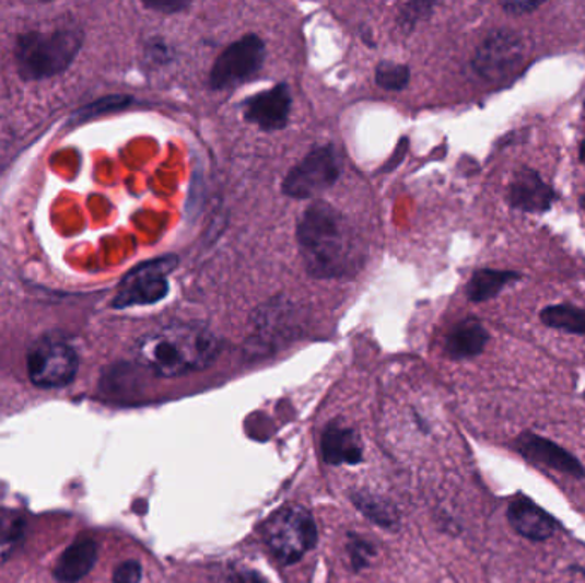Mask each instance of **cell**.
Listing matches in <instances>:
<instances>
[{
	"mask_svg": "<svg viewBox=\"0 0 585 583\" xmlns=\"http://www.w3.org/2000/svg\"><path fill=\"white\" fill-rule=\"evenodd\" d=\"M296 243L305 269L317 279L354 276L365 263V247L350 221L324 200H315L300 215Z\"/></svg>",
	"mask_w": 585,
	"mask_h": 583,
	"instance_id": "6da1fadb",
	"label": "cell"
},
{
	"mask_svg": "<svg viewBox=\"0 0 585 583\" xmlns=\"http://www.w3.org/2000/svg\"><path fill=\"white\" fill-rule=\"evenodd\" d=\"M220 337L199 322L166 325L139 341L138 360L154 375L175 378L211 366L221 352Z\"/></svg>",
	"mask_w": 585,
	"mask_h": 583,
	"instance_id": "7a4b0ae2",
	"label": "cell"
},
{
	"mask_svg": "<svg viewBox=\"0 0 585 583\" xmlns=\"http://www.w3.org/2000/svg\"><path fill=\"white\" fill-rule=\"evenodd\" d=\"M83 47L79 30L30 32L17 38L16 66L24 81H42L69 69Z\"/></svg>",
	"mask_w": 585,
	"mask_h": 583,
	"instance_id": "3957f363",
	"label": "cell"
},
{
	"mask_svg": "<svg viewBox=\"0 0 585 583\" xmlns=\"http://www.w3.org/2000/svg\"><path fill=\"white\" fill-rule=\"evenodd\" d=\"M264 543L281 563L302 560L317 545L314 515L300 505L284 506L268 518L262 527Z\"/></svg>",
	"mask_w": 585,
	"mask_h": 583,
	"instance_id": "277c9868",
	"label": "cell"
},
{
	"mask_svg": "<svg viewBox=\"0 0 585 583\" xmlns=\"http://www.w3.org/2000/svg\"><path fill=\"white\" fill-rule=\"evenodd\" d=\"M178 267L177 255H163L127 272L114 298V308L154 305L169 293V275Z\"/></svg>",
	"mask_w": 585,
	"mask_h": 583,
	"instance_id": "5b68a950",
	"label": "cell"
},
{
	"mask_svg": "<svg viewBox=\"0 0 585 583\" xmlns=\"http://www.w3.org/2000/svg\"><path fill=\"white\" fill-rule=\"evenodd\" d=\"M339 176L341 165L335 145H317L286 173L281 190L290 199H312L332 187Z\"/></svg>",
	"mask_w": 585,
	"mask_h": 583,
	"instance_id": "8992f818",
	"label": "cell"
},
{
	"mask_svg": "<svg viewBox=\"0 0 585 583\" xmlns=\"http://www.w3.org/2000/svg\"><path fill=\"white\" fill-rule=\"evenodd\" d=\"M266 60V44L257 35H245L221 51L212 63L208 84L212 91L232 90L257 75Z\"/></svg>",
	"mask_w": 585,
	"mask_h": 583,
	"instance_id": "52a82bcc",
	"label": "cell"
},
{
	"mask_svg": "<svg viewBox=\"0 0 585 583\" xmlns=\"http://www.w3.org/2000/svg\"><path fill=\"white\" fill-rule=\"evenodd\" d=\"M524 39L511 30H496L481 42L472 57V71L488 83L511 78L524 60Z\"/></svg>",
	"mask_w": 585,
	"mask_h": 583,
	"instance_id": "ba28073f",
	"label": "cell"
},
{
	"mask_svg": "<svg viewBox=\"0 0 585 583\" xmlns=\"http://www.w3.org/2000/svg\"><path fill=\"white\" fill-rule=\"evenodd\" d=\"M78 352L59 341H42L28 354V375L39 388H62L78 375Z\"/></svg>",
	"mask_w": 585,
	"mask_h": 583,
	"instance_id": "9c48e42d",
	"label": "cell"
},
{
	"mask_svg": "<svg viewBox=\"0 0 585 583\" xmlns=\"http://www.w3.org/2000/svg\"><path fill=\"white\" fill-rule=\"evenodd\" d=\"M515 451L536 466L547 467L574 479H585V469L575 455L545 436L526 431L512 443Z\"/></svg>",
	"mask_w": 585,
	"mask_h": 583,
	"instance_id": "30bf717a",
	"label": "cell"
},
{
	"mask_svg": "<svg viewBox=\"0 0 585 583\" xmlns=\"http://www.w3.org/2000/svg\"><path fill=\"white\" fill-rule=\"evenodd\" d=\"M508 205L517 211L541 214L550 211L558 200V194L550 184L542 180L536 170L520 166L512 176L507 193Z\"/></svg>",
	"mask_w": 585,
	"mask_h": 583,
	"instance_id": "8fae6325",
	"label": "cell"
},
{
	"mask_svg": "<svg viewBox=\"0 0 585 583\" xmlns=\"http://www.w3.org/2000/svg\"><path fill=\"white\" fill-rule=\"evenodd\" d=\"M291 91L288 84H276L271 90L257 93L244 103V117L266 132L286 127L291 115Z\"/></svg>",
	"mask_w": 585,
	"mask_h": 583,
	"instance_id": "7c38bea8",
	"label": "cell"
},
{
	"mask_svg": "<svg viewBox=\"0 0 585 583\" xmlns=\"http://www.w3.org/2000/svg\"><path fill=\"white\" fill-rule=\"evenodd\" d=\"M507 518L518 536L538 543L553 537L560 527L557 518L551 517L547 510H542L535 501L523 494H518L508 503Z\"/></svg>",
	"mask_w": 585,
	"mask_h": 583,
	"instance_id": "4fadbf2b",
	"label": "cell"
},
{
	"mask_svg": "<svg viewBox=\"0 0 585 583\" xmlns=\"http://www.w3.org/2000/svg\"><path fill=\"white\" fill-rule=\"evenodd\" d=\"M490 341V333L480 318L468 317L457 322L445 337V354L451 360L463 361L480 357Z\"/></svg>",
	"mask_w": 585,
	"mask_h": 583,
	"instance_id": "5bb4252c",
	"label": "cell"
},
{
	"mask_svg": "<svg viewBox=\"0 0 585 583\" xmlns=\"http://www.w3.org/2000/svg\"><path fill=\"white\" fill-rule=\"evenodd\" d=\"M323 457L326 463L358 464L362 463L363 443L353 428L341 423H330L323 433Z\"/></svg>",
	"mask_w": 585,
	"mask_h": 583,
	"instance_id": "9a60e30c",
	"label": "cell"
},
{
	"mask_svg": "<svg viewBox=\"0 0 585 583\" xmlns=\"http://www.w3.org/2000/svg\"><path fill=\"white\" fill-rule=\"evenodd\" d=\"M98 560V546L93 539H75L60 555L54 575L60 583H78L87 575Z\"/></svg>",
	"mask_w": 585,
	"mask_h": 583,
	"instance_id": "2e32d148",
	"label": "cell"
},
{
	"mask_svg": "<svg viewBox=\"0 0 585 583\" xmlns=\"http://www.w3.org/2000/svg\"><path fill=\"white\" fill-rule=\"evenodd\" d=\"M523 275L515 270L480 269L476 270L466 287L469 302L484 303L499 296L508 284L520 281Z\"/></svg>",
	"mask_w": 585,
	"mask_h": 583,
	"instance_id": "e0dca14e",
	"label": "cell"
},
{
	"mask_svg": "<svg viewBox=\"0 0 585 583\" xmlns=\"http://www.w3.org/2000/svg\"><path fill=\"white\" fill-rule=\"evenodd\" d=\"M542 324L550 329L585 336V310L574 305H551L539 314Z\"/></svg>",
	"mask_w": 585,
	"mask_h": 583,
	"instance_id": "ac0fdd59",
	"label": "cell"
},
{
	"mask_svg": "<svg viewBox=\"0 0 585 583\" xmlns=\"http://www.w3.org/2000/svg\"><path fill=\"white\" fill-rule=\"evenodd\" d=\"M354 505L365 513L370 521L375 524L382 525L384 528H393L397 525V512L390 503L382 500V498L370 497V494L360 493L353 497Z\"/></svg>",
	"mask_w": 585,
	"mask_h": 583,
	"instance_id": "d6986e66",
	"label": "cell"
},
{
	"mask_svg": "<svg viewBox=\"0 0 585 583\" xmlns=\"http://www.w3.org/2000/svg\"><path fill=\"white\" fill-rule=\"evenodd\" d=\"M409 79H411V71H409V67L406 63L382 60L375 67V83L382 90L399 93V91L408 88Z\"/></svg>",
	"mask_w": 585,
	"mask_h": 583,
	"instance_id": "ffe728a7",
	"label": "cell"
},
{
	"mask_svg": "<svg viewBox=\"0 0 585 583\" xmlns=\"http://www.w3.org/2000/svg\"><path fill=\"white\" fill-rule=\"evenodd\" d=\"M435 5L433 2H409L402 5L401 14H399V28L405 33L413 32L421 21L432 16Z\"/></svg>",
	"mask_w": 585,
	"mask_h": 583,
	"instance_id": "44dd1931",
	"label": "cell"
},
{
	"mask_svg": "<svg viewBox=\"0 0 585 583\" xmlns=\"http://www.w3.org/2000/svg\"><path fill=\"white\" fill-rule=\"evenodd\" d=\"M142 579V567L139 561L129 560L118 564L114 572V583H139Z\"/></svg>",
	"mask_w": 585,
	"mask_h": 583,
	"instance_id": "7402d4cb",
	"label": "cell"
},
{
	"mask_svg": "<svg viewBox=\"0 0 585 583\" xmlns=\"http://www.w3.org/2000/svg\"><path fill=\"white\" fill-rule=\"evenodd\" d=\"M542 4H545L542 0H508V2H502L500 5L511 16H526V14H533V12L538 11Z\"/></svg>",
	"mask_w": 585,
	"mask_h": 583,
	"instance_id": "603a6c76",
	"label": "cell"
},
{
	"mask_svg": "<svg viewBox=\"0 0 585 583\" xmlns=\"http://www.w3.org/2000/svg\"><path fill=\"white\" fill-rule=\"evenodd\" d=\"M351 563L354 568H362L374 556V549L370 548L363 539H354L350 545Z\"/></svg>",
	"mask_w": 585,
	"mask_h": 583,
	"instance_id": "cb8c5ba5",
	"label": "cell"
},
{
	"mask_svg": "<svg viewBox=\"0 0 585 583\" xmlns=\"http://www.w3.org/2000/svg\"><path fill=\"white\" fill-rule=\"evenodd\" d=\"M189 5V2H185V0H150V2H144L145 9L163 12V14H175V12L185 11Z\"/></svg>",
	"mask_w": 585,
	"mask_h": 583,
	"instance_id": "d4e9b609",
	"label": "cell"
},
{
	"mask_svg": "<svg viewBox=\"0 0 585 583\" xmlns=\"http://www.w3.org/2000/svg\"><path fill=\"white\" fill-rule=\"evenodd\" d=\"M148 56L153 62L168 63L173 59V50L163 39H151L150 47H148Z\"/></svg>",
	"mask_w": 585,
	"mask_h": 583,
	"instance_id": "484cf974",
	"label": "cell"
},
{
	"mask_svg": "<svg viewBox=\"0 0 585 583\" xmlns=\"http://www.w3.org/2000/svg\"><path fill=\"white\" fill-rule=\"evenodd\" d=\"M406 151H408V139H402L399 142V148L396 149V153L393 154L387 163H385L384 170L382 172H393L397 166L402 165V160H405Z\"/></svg>",
	"mask_w": 585,
	"mask_h": 583,
	"instance_id": "4316f807",
	"label": "cell"
},
{
	"mask_svg": "<svg viewBox=\"0 0 585 583\" xmlns=\"http://www.w3.org/2000/svg\"><path fill=\"white\" fill-rule=\"evenodd\" d=\"M229 583H266L262 576L257 575L256 572H241L230 579Z\"/></svg>",
	"mask_w": 585,
	"mask_h": 583,
	"instance_id": "83f0119b",
	"label": "cell"
},
{
	"mask_svg": "<svg viewBox=\"0 0 585 583\" xmlns=\"http://www.w3.org/2000/svg\"><path fill=\"white\" fill-rule=\"evenodd\" d=\"M578 154H581V161L585 166V141H582L581 149H578Z\"/></svg>",
	"mask_w": 585,
	"mask_h": 583,
	"instance_id": "f1b7e54d",
	"label": "cell"
},
{
	"mask_svg": "<svg viewBox=\"0 0 585 583\" xmlns=\"http://www.w3.org/2000/svg\"><path fill=\"white\" fill-rule=\"evenodd\" d=\"M581 208H582V211L585 212V196L581 197Z\"/></svg>",
	"mask_w": 585,
	"mask_h": 583,
	"instance_id": "f546056e",
	"label": "cell"
},
{
	"mask_svg": "<svg viewBox=\"0 0 585 583\" xmlns=\"http://www.w3.org/2000/svg\"><path fill=\"white\" fill-rule=\"evenodd\" d=\"M584 399H585V392H584Z\"/></svg>",
	"mask_w": 585,
	"mask_h": 583,
	"instance_id": "4dcf8cb0",
	"label": "cell"
}]
</instances>
